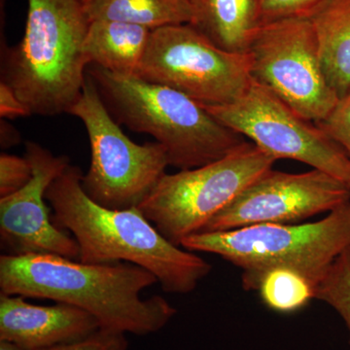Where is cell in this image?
<instances>
[{
    "label": "cell",
    "mask_w": 350,
    "mask_h": 350,
    "mask_svg": "<svg viewBox=\"0 0 350 350\" xmlns=\"http://www.w3.org/2000/svg\"><path fill=\"white\" fill-rule=\"evenodd\" d=\"M157 282L150 271L128 262L92 265L36 253L0 256V294L77 306L101 328L137 336L162 330L176 314L163 297L142 298Z\"/></svg>",
    "instance_id": "1"
},
{
    "label": "cell",
    "mask_w": 350,
    "mask_h": 350,
    "mask_svg": "<svg viewBox=\"0 0 350 350\" xmlns=\"http://www.w3.org/2000/svg\"><path fill=\"white\" fill-rule=\"evenodd\" d=\"M82 176L70 163L46 192L53 223L72 234L80 262L137 265L153 273L167 293H191L209 275V262L167 241L138 207L113 211L90 199Z\"/></svg>",
    "instance_id": "2"
},
{
    "label": "cell",
    "mask_w": 350,
    "mask_h": 350,
    "mask_svg": "<svg viewBox=\"0 0 350 350\" xmlns=\"http://www.w3.org/2000/svg\"><path fill=\"white\" fill-rule=\"evenodd\" d=\"M24 38L2 52L1 82L31 114L68 113L81 96L88 64L83 43L90 22L82 0H27Z\"/></svg>",
    "instance_id": "3"
},
{
    "label": "cell",
    "mask_w": 350,
    "mask_h": 350,
    "mask_svg": "<svg viewBox=\"0 0 350 350\" xmlns=\"http://www.w3.org/2000/svg\"><path fill=\"white\" fill-rule=\"evenodd\" d=\"M87 73L120 125L155 138L167 151L170 167L179 170L202 167L247 142L204 105L172 88L94 64L88 66Z\"/></svg>",
    "instance_id": "4"
},
{
    "label": "cell",
    "mask_w": 350,
    "mask_h": 350,
    "mask_svg": "<svg viewBox=\"0 0 350 350\" xmlns=\"http://www.w3.org/2000/svg\"><path fill=\"white\" fill-rule=\"evenodd\" d=\"M181 247L211 253L243 271L246 291H258L262 276L278 268L294 269L313 286L350 247V200L325 218L305 224H259L188 237Z\"/></svg>",
    "instance_id": "5"
},
{
    "label": "cell",
    "mask_w": 350,
    "mask_h": 350,
    "mask_svg": "<svg viewBox=\"0 0 350 350\" xmlns=\"http://www.w3.org/2000/svg\"><path fill=\"white\" fill-rule=\"evenodd\" d=\"M68 114L81 120L91 145V163L81 179L88 197L113 211L139 206L167 174L165 148L156 142L137 144L126 137L88 73Z\"/></svg>",
    "instance_id": "6"
},
{
    "label": "cell",
    "mask_w": 350,
    "mask_h": 350,
    "mask_svg": "<svg viewBox=\"0 0 350 350\" xmlns=\"http://www.w3.org/2000/svg\"><path fill=\"white\" fill-rule=\"evenodd\" d=\"M275 162L247 140L215 162L165 174L138 208L167 241L181 246Z\"/></svg>",
    "instance_id": "7"
},
{
    "label": "cell",
    "mask_w": 350,
    "mask_h": 350,
    "mask_svg": "<svg viewBox=\"0 0 350 350\" xmlns=\"http://www.w3.org/2000/svg\"><path fill=\"white\" fill-rule=\"evenodd\" d=\"M137 76L176 90L204 107L234 103L253 82L248 53L228 52L190 24L152 31Z\"/></svg>",
    "instance_id": "8"
},
{
    "label": "cell",
    "mask_w": 350,
    "mask_h": 350,
    "mask_svg": "<svg viewBox=\"0 0 350 350\" xmlns=\"http://www.w3.org/2000/svg\"><path fill=\"white\" fill-rule=\"evenodd\" d=\"M248 54L253 80L308 121H323L340 100L327 78L310 19L292 18L260 25Z\"/></svg>",
    "instance_id": "9"
},
{
    "label": "cell",
    "mask_w": 350,
    "mask_h": 350,
    "mask_svg": "<svg viewBox=\"0 0 350 350\" xmlns=\"http://www.w3.org/2000/svg\"><path fill=\"white\" fill-rule=\"evenodd\" d=\"M204 107L275 161H297L350 185V159L344 149L317 124L254 80L234 103Z\"/></svg>",
    "instance_id": "10"
},
{
    "label": "cell",
    "mask_w": 350,
    "mask_h": 350,
    "mask_svg": "<svg viewBox=\"0 0 350 350\" xmlns=\"http://www.w3.org/2000/svg\"><path fill=\"white\" fill-rule=\"evenodd\" d=\"M349 200V184L321 170L288 174L271 169L214 216L202 232H225L259 224H294L331 213Z\"/></svg>",
    "instance_id": "11"
},
{
    "label": "cell",
    "mask_w": 350,
    "mask_h": 350,
    "mask_svg": "<svg viewBox=\"0 0 350 350\" xmlns=\"http://www.w3.org/2000/svg\"><path fill=\"white\" fill-rule=\"evenodd\" d=\"M31 180L18 192L0 199V241L4 254H54L79 261L77 241L53 223L46 192L70 165L66 155H54L34 142H25Z\"/></svg>",
    "instance_id": "12"
},
{
    "label": "cell",
    "mask_w": 350,
    "mask_h": 350,
    "mask_svg": "<svg viewBox=\"0 0 350 350\" xmlns=\"http://www.w3.org/2000/svg\"><path fill=\"white\" fill-rule=\"evenodd\" d=\"M101 328L91 313L57 303L31 305L25 297L0 294V340L25 350H42L89 337Z\"/></svg>",
    "instance_id": "13"
},
{
    "label": "cell",
    "mask_w": 350,
    "mask_h": 350,
    "mask_svg": "<svg viewBox=\"0 0 350 350\" xmlns=\"http://www.w3.org/2000/svg\"><path fill=\"white\" fill-rule=\"evenodd\" d=\"M192 25L216 46L245 54L261 25L260 0H191Z\"/></svg>",
    "instance_id": "14"
},
{
    "label": "cell",
    "mask_w": 350,
    "mask_h": 350,
    "mask_svg": "<svg viewBox=\"0 0 350 350\" xmlns=\"http://www.w3.org/2000/svg\"><path fill=\"white\" fill-rule=\"evenodd\" d=\"M151 31L140 25L115 21L90 22L83 43L88 66L94 64L119 75H137Z\"/></svg>",
    "instance_id": "15"
},
{
    "label": "cell",
    "mask_w": 350,
    "mask_h": 350,
    "mask_svg": "<svg viewBox=\"0 0 350 350\" xmlns=\"http://www.w3.org/2000/svg\"><path fill=\"white\" fill-rule=\"evenodd\" d=\"M310 20L327 78L340 98L350 91V0H326Z\"/></svg>",
    "instance_id": "16"
},
{
    "label": "cell",
    "mask_w": 350,
    "mask_h": 350,
    "mask_svg": "<svg viewBox=\"0 0 350 350\" xmlns=\"http://www.w3.org/2000/svg\"><path fill=\"white\" fill-rule=\"evenodd\" d=\"M89 22L115 21L154 29L191 24L194 17L191 0H85Z\"/></svg>",
    "instance_id": "17"
},
{
    "label": "cell",
    "mask_w": 350,
    "mask_h": 350,
    "mask_svg": "<svg viewBox=\"0 0 350 350\" xmlns=\"http://www.w3.org/2000/svg\"><path fill=\"white\" fill-rule=\"evenodd\" d=\"M262 303L276 312H298L314 299V286L305 275L286 268L271 269L260 282Z\"/></svg>",
    "instance_id": "18"
},
{
    "label": "cell",
    "mask_w": 350,
    "mask_h": 350,
    "mask_svg": "<svg viewBox=\"0 0 350 350\" xmlns=\"http://www.w3.org/2000/svg\"><path fill=\"white\" fill-rule=\"evenodd\" d=\"M314 299L331 306L350 334V247L327 269L314 288Z\"/></svg>",
    "instance_id": "19"
},
{
    "label": "cell",
    "mask_w": 350,
    "mask_h": 350,
    "mask_svg": "<svg viewBox=\"0 0 350 350\" xmlns=\"http://www.w3.org/2000/svg\"><path fill=\"white\" fill-rule=\"evenodd\" d=\"M326 0H260L261 25L292 18L310 19Z\"/></svg>",
    "instance_id": "20"
},
{
    "label": "cell",
    "mask_w": 350,
    "mask_h": 350,
    "mask_svg": "<svg viewBox=\"0 0 350 350\" xmlns=\"http://www.w3.org/2000/svg\"><path fill=\"white\" fill-rule=\"evenodd\" d=\"M32 167L25 157L0 155V199L18 192L31 180Z\"/></svg>",
    "instance_id": "21"
},
{
    "label": "cell",
    "mask_w": 350,
    "mask_h": 350,
    "mask_svg": "<svg viewBox=\"0 0 350 350\" xmlns=\"http://www.w3.org/2000/svg\"><path fill=\"white\" fill-rule=\"evenodd\" d=\"M317 125L344 149L350 159V91L340 98L330 114Z\"/></svg>",
    "instance_id": "22"
},
{
    "label": "cell",
    "mask_w": 350,
    "mask_h": 350,
    "mask_svg": "<svg viewBox=\"0 0 350 350\" xmlns=\"http://www.w3.org/2000/svg\"><path fill=\"white\" fill-rule=\"evenodd\" d=\"M126 333L113 329L100 328L89 337L42 350H128Z\"/></svg>",
    "instance_id": "23"
},
{
    "label": "cell",
    "mask_w": 350,
    "mask_h": 350,
    "mask_svg": "<svg viewBox=\"0 0 350 350\" xmlns=\"http://www.w3.org/2000/svg\"><path fill=\"white\" fill-rule=\"evenodd\" d=\"M29 108L19 96L4 82L0 83V116L2 119H15L31 116Z\"/></svg>",
    "instance_id": "24"
},
{
    "label": "cell",
    "mask_w": 350,
    "mask_h": 350,
    "mask_svg": "<svg viewBox=\"0 0 350 350\" xmlns=\"http://www.w3.org/2000/svg\"><path fill=\"white\" fill-rule=\"evenodd\" d=\"M1 133H0V144L2 149L10 148L21 142V135L18 131L11 126L8 122L1 120Z\"/></svg>",
    "instance_id": "25"
},
{
    "label": "cell",
    "mask_w": 350,
    "mask_h": 350,
    "mask_svg": "<svg viewBox=\"0 0 350 350\" xmlns=\"http://www.w3.org/2000/svg\"><path fill=\"white\" fill-rule=\"evenodd\" d=\"M0 350H25L19 345L9 342V340H0Z\"/></svg>",
    "instance_id": "26"
},
{
    "label": "cell",
    "mask_w": 350,
    "mask_h": 350,
    "mask_svg": "<svg viewBox=\"0 0 350 350\" xmlns=\"http://www.w3.org/2000/svg\"><path fill=\"white\" fill-rule=\"evenodd\" d=\"M82 1H83V2H84V1H85V0H82Z\"/></svg>",
    "instance_id": "27"
},
{
    "label": "cell",
    "mask_w": 350,
    "mask_h": 350,
    "mask_svg": "<svg viewBox=\"0 0 350 350\" xmlns=\"http://www.w3.org/2000/svg\"><path fill=\"white\" fill-rule=\"evenodd\" d=\"M349 187H350V185H349Z\"/></svg>",
    "instance_id": "28"
}]
</instances>
